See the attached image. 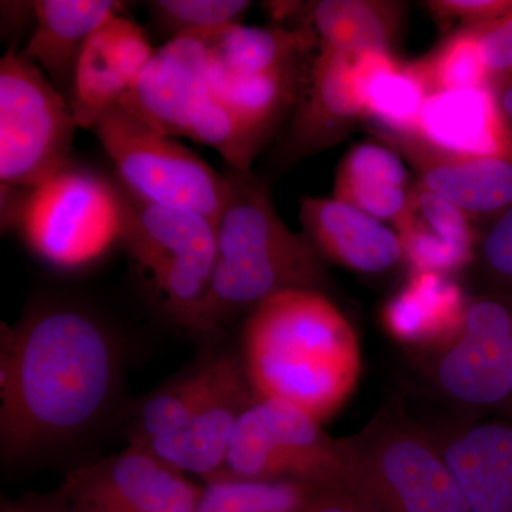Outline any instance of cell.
<instances>
[{
	"mask_svg": "<svg viewBox=\"0 0 512 512\" xmlns=\"http://www.w3.org/2000/svg\"><path fill=\"white\" fill-rule=\"evenodd\" d=\"M113 336L74 306H43L0 339V450L12 463L96 423L116 389Z\"/></svg>",
	"mask_w": 512,
	"mask_h": 512,
	"instance_id": "cell-1",
	"label": "cell"
},
{
	"mask_svg": "<svg viewBox=\"0 0 512 512\" xmlns=\"http://www.w3.org/2000/svg\"><path fill=\"white\" fill-rule=\"evenodd\" d=\"M239 359L256 400L292 404L320 424L345 406L362 370L349 320L325 293L309 289L259 303L245 320Z\"/></svg>",
	"mask_w": 512,
	"mask_h": 512,
	"instance_id": "cell-2",
	"label": "cell"
},
{
	"mask_svg": "<svg viewBox=\"0 0 512 512\" xmlns=\"http://www.w3.org/2000/svg\"><path fill=\"white\" fill-rule=\"evenodd\" d=\"M228 191L217 222V252L207 298L195 333L212 335L275 293L309 289L325 293V259L305 235L279 217L264 185L251 171L229 170Z\"/></svg>",
	"mask_w": 512,
	"mask_h": 512,
	"instance_id": "cell-3",
	"label": "cell"
},
{
	"mask_svg": "<svg viewBox=\"0 0 512 512\" xmlns=\"http://www.w3.org/2000/svg\"><path fill=\"white\" fill-rule=\"evenodd\" d=\"M343 440L350 463L345 491L360 512H470L433 434L397 400Z\"/></svg>",
	"mask_w": 512,
	"mask_h": 512,
	"instance_id": "cell-4",
	"label": "cell"
},
{
	"mask_svg": "<svg viewBox=\"0 0 512 512\" xmlns=\"http://www.w3.org/2000/svg\"><path fill=\"white\" fill-rule=\"evenodd\" d=\"M111 188L121 244L164 311L195 332L214 271L217 225L194 212L140 200L120 183Z\"/></svg>",
	"mask_w": 512,
	"mask_h": 512,
	"instance_id": "cell-5",
	"label": "cell"
},
{
	"mask_svg": "<svg viewBox=\"0 0 512 512\" xmlns=\"http://www.w3.org/2000/svg\"><path fill=\"white\" fill-rule=\"evenodd\" d=\"M320 426L292 404L255 400L235 429L221 477L348 487L345 440L333 439Z\"/></svg>",
	"mask_w": 512,
	"mask_h": 512,
	"instance_id": "cell-6",
	"label": "cell"
},
{
	"mask_svg": "<svg viewBox=\"0 0 512 512\" xmlns=\"http://www.w3.org/2000/svg\"><path fill=\"white\" fill-rule=\"evenodd\" d=\"M92 131L127 191L150 204L194 212L217 225L227 198L225 173L218 174L187 147L144 126L120 106L107 111Z\"/></svg>",
	"mask_w": 512,
	"mask_h": 512,
	"instance_id": "cell-7",
	"label": "cell"
},
{
	"mask_svg": "<svg viewBox=\"0 0 512 512\" xmlns=\"http://www.w3.org/2000/svg\"><path fill=\"white\" fill-rule=\"evenodd\" d=\"M74 121L70 104L37 64L9 50L0 62V180L33 188L70 165Z\"/></svg>",
	"mask_w": 512,
	"mask_h": 512,
	"instance_id": "cell-8",
	"label": "cell"
},
{
	"mask_svg": "<svg viewBox=\"0 0 512 512\" xmlns=\"http://www.w3.org/2000/svg\"><path fill=\"white\" fill-rule=\"evenodd\" d=\"M19 224L29 247L64 269L89 264L119 239L110 181L72 165L29 191Z\"/></svg>",
	"mask_w": 512,
	"mask_h": 512,
	"instance_id": "cell-9",
	"label": "cell"
},
{
	"mask_svg": "<svg viewBox=\"0 0 512 512\" xmlns=\"http://www.w3.org/2000/svg\"><path fill=\"white\" fill-rule=\"evenodd\" d=\"M431 360V380L448 402L500 413L512 396V303L484 292L470 299L463 328Z\"/></svg>",
	"mask_w": 512,
	"mask_h": 512,
	"instance_id": "cell-10",
	"label": "cell"
},
{
	"mask_svg": "<svg viewBox=\"0 0 512 512\" xmlns=\"http://www.w3.org/2000/svg\"><path fill=\"white\" fill-rule=\"evenodd\" d=\"M202 488L143 448L74 468L59 500L69 512H197Z\"/></svg>",
	"mask_w": 512,
	"mask_h": 512,
	"instance_id": "cell-11",
	"label": "cell"
},
{
	"mask_svg": "<svg viewBox=\"0 0 512 512\" xmlns=\"http://www.w3.org/2000/svg\"><path fill=\"white\" fill-rule=\"evenodd\" d=\"M220 32L174 37L154 49L117 106L161 136L187 137L192 110L208 92L210 46Z\"/></svg>",
	"mask_w": 512,
	"mask_h": 512,
	"instance_id": "cell-12",
	"label": "cell"
},
{
	"mask_svg": "<svg viewBox=\"0 0 512 512\" xmlns=\"http://www.w3.org/2000/svg\"><path fill=\"white\" fill-rule=\"evenodd\" d=\"M255 400L239 356L218 353L210 392L187 426L168 439L148 444L143 450L185 476L200 477L205 483L217 480L224 474L239 420Z\"/></svg>",
	"mask_w": 512,
	"mask_h": 512,
	"instance_id": "cell-13",
	"label": "cell"
},
{
	"mask_svg": "<svg viewBox=\"0 0 512 512\" xmlns=\"http://www.w3.org/2000/svg\"><path fill=\"white\" fill-rule=\"evenodd\" d=\"M153 52L146 32L126 16L97 29L84 43L74 70L70 109L77 127L92 130L117 106Z\"/></svg>",
	"mask_w": 512,
	"mask_h": 512,
	"instance_id": "cell-14",
	"label": "cell"
},
{
	"mask_svg": "<svg viewBox=\"0 0 512 512\" xmlns=\"http://www.w3.org/2000/svg\"><path fill=\"white\" fill-rule=\"evenodd\" d=\"M359 119H365V106L355 55L322 45L299 96L286 158H301L338 143Z\"/></svg>",
	"mask_w": 512,
	"mask_h": 512,
	"instance_id": "cell-15",
	"label": "cell"
},
{
	"mask_svg": "<svg viewBox=\"0 0 512 512\" xmlns=\"http://www.w3.org/2000/svg\"><path fill=\"white\" fill-rule=\"evenodd\" d=\"M417 171V183L439 195L471 221H490L512 205V158L456 156L416 137L387 140Z\"/></svg>",
	"mask_w": 512,
	"mask_h": 512,
	"instance_id": "cell-16",
	"label": "cell"
},
{
	"mask_svg": "<svg viewBox=\"0 0 512 512\" xmlns=\"http://www.w3.org/2000/svg\"><path fill=\"white\" fill-rule=\"evenodd\" d=\"M470 512H512V421L458 424L433 434Z\"/></svg>",
	"mask_w": 512,
	"mask_h": 512,
	"instance_id": "cell-17",
	"label": "cell"
},
{
	"mask_svg": "<svg viewBox=\"0 0 512 512\" xmlns=\"http://www.w3.org/2000/svg\"><path fill=\"white\" fill-rule=\"evenodd\" d=\"M303 232L323 259L360 274H382L403 262L396 231L336 198L303 197Z\"/></svg>",
	"mask_w": 512,
	"mask_h": 512,
	"instance_id": "cell-18",
	"label": "cell"
},
{
	"mask_svg": "<svg viewBox=\"0 0 512 512\" xmlns=\"http://www.w3.org/2000/svg\"><path fill=\"white\" fill-rule=\"evenodd\" d=\"M413 137L456 156L512 158V134L490 86L430 94Z\"/></svg>",
	"mask_w": 512,
	"mask_h": 512,
	"instance_id": "cell-19",
	"label": "cell"
},
{
	"mask_svg": "<svg viewBox=\"0 0 512 512\" xmlns=\"http://www.w3.org/2000/svg\"><path fill=\"white\" fill-rule=\"evenodd\" d=\"M394 231L410 272L451 276L476 258L478 234L473 221L420 183L414 184L409 207Z\"/></svg>",
	"mask_w": 512,
	"mask_h": 512,
	"instance_id": "cell-20",
	"label": "cell"
},
{
	"mask_svg": "<svg viewBox=\"0 0 512 512\" xmlns=\"http://www.w3.org/2000/svg\"><path fill=\"white\" fill-rule=\"evenodd\" d=\"M468 302L450 276L410 272L403 288L383 306V328L403 345L434 352L463 328Z\"/></svg>",
	"mask_w": 512,
	"mask_h": 512,
	"instance_id": "cell-21",
	"label": "cell"
},
{
	"mask_svg": "<svg viewBox=\"0 0 512 512\" xmlns=\"http://www.w3.org/2000/svg\"><path fill=\"white\" fill-rule=\"evenodd\" d=\"M35 30L20 55L49 73L57 92L70 104L74 70L84 43L104 23L123 15L114 0H36Z\"/></svg>",
	"mask_w": 512,
	"mask_h": 512,
	"instance_id": "cell-22",
	"label": "cell"
},
{
	"mask_svg": "<svg viewBox=\"0 0 512 512\" xmlns=\"http://www.w3.org/2000/svg\"><path fill=\"white\" fill-rule=\"evenodd\" d=\"M355 70L365 119L382 140L413 137L430 96L419 64L400 62L393 53L363 52L355 55Z\"/></svg>",
	"mask_w": 512,
	"mask_h": 512,
	"instance_id": "cell-23",
	"label": "cell"
},
{
	"mask_svg": "<svg viewBox=\"0 0 512 512\" xmlns=\"http://www.w3.org/2000/svg\"><path fill=\"white\" fill-rule=\"evenodd\" d=\"M413 187L393 150L362 143L350 148L340 161L333 198L396 227L409 207Z\"/></svg>",
	"mask_w": 512,
	"mask_h": 512,
	"instance_id": "cell-24",
	"label": "cell"
},
{
	"mask_svg": "<svg viewBox=\"0 0 512 512\" xmlns=\"http://www.w3.org/2000/svg\"><path fill=\"white\" fill-rule=\"evenodd\" d=\"M309 18L322 45L350 55L393 53L403 29L404 5L382 0H322L309 3Z\"/></svg>",
	"mask_w": 512,
	"mask_h": 512,
	"instance_id": "cell-25",
	"label": "cell"
},
{
	"mask_svg": "<svg viewBox=\"0 0 512 512\" xmlns=\"http://www.w3.org/2000/svg\"><path fill=\"white\" fill-rule=\"evenodd\" d=\"M309 72L298 64L249 76H232L210 63L208 92L265 138L285 109L299 100Z\"/></svg>",
	"mask_w": 512,
	"mask_h": 512,
	"instance_id": "cell-26",
	"label": "cell"
},
{
	"mask_svg": "<svg viewBox=\"0 0 512 512\" xmlns=\"http://www.w3.org/2000/svg\"><path fill=\"white\" fill-rule=\"evenodd\" d=\"M315 45L309 28H255L229 26L214 36L210 63L232 76H249L298 66Z\"/></svg>",
	"mask_w": 512,
	"mask_h": 512,
	"instance_id": "cell-27",
	"label": "cell"
},
{
	"mask_svg": "<svg viewBox=\"0 0 512 512\" xmlns=\"http://www.w3.org/2000/svg\"><path fill=\"white\" fill-rule=\"evenodd\" d=\"M217 355L202 360L144 400L130 427L128 446L143 448L168 439L187 426L188 420L210 392Z\"/></svg>",
	"mask_w": 512,
	"mask_h": 512,
	"instance_id": "cell-28",
	"label": "cell"
},
{
	"mask_svg": "<svg viewBox=\"0 0 512 512\" xmlns=\"http://www.w3.org/2000/svg\"><path fill=\"white\" fill-rule=\"evenodd\" d=\"M197 512H318V490L295 481L221 477L202 488Z\"/></svg>",
	"mask_w": 512,
	"mask_h": 512,
	"instance_id": "cell-29",
	"label": "cell"
},
{
	"mask_svg": "<svg viewBox=\"0 0 512 512\" xmlns=\"http://www.w3.org/2000/svg\"><path fill=\"white\" fill-rule=\"evenodd\" d=\"M187 137L212 147L231 170L249 171L264 138L238 119L210 92L195 104L188 120Z\"/></svg>",
	"mask_w": 512,
	"mask_h": 512,
	"instance_id": "cell-30",
	"label": "cell"
},
{
	"mask_svg": "<svg viewBox=\"0 0 512 512\" xmlns=\"http://www.w3.org/2000/svg\"><path fill=\"white\" fill-rule=\"evenodd\" d=\"M417 64L430 94L491 84L476 28L457 30Z\"/></svg>",
	"mask_w": 512,
	"mask_h": 512,
	"instance_id": "cell-31",
	"label": "cell"
},
{
	"mask_svg": "<svg viewBox=\"0 0 512 512\" xmlns=\"http://www.w3.org/2000/svg\"><path fill=\"white\" fill-rule=\"evenodd\" d=\"M151 19L170 39L190 33L218 32L238 25L251 2L245 0H154Z\"/></svg>",
	"mask_w": 512,
	"mask_h": 512,
	"instance_id": "cell-32",
	"label": "cell"
},
{
	"mask_svg": "<svg viewBox=\"0 0 512 512\" xmlns=\"http://www.w3.org/2000/svg\"><path fill=\"white\" fill-rule=\"evenodd\" d=\"M474 265L485 292L512 303V205L485 222L478 234Z\"/></svg>",
	"mask_w": 512,
	"mask_h": 512,
	"instance_id": "cell-33",
	"label": "cell"
},
{
	"mask_svg": "<svg viewBox=\"0 0 512 512\" xmlns=\"http://www.w3.org/2000/svg\"><path fill=\"white\" fill-rule=\"evenodd\" d=\"M426 5L440 22L463 23V28H480L512 10V0H430Z\"/></svg>",
	"mask_w": 512,
	"mask_h": 512,
	"instance_id": "cell-34",
	"label": "cell"
},
{
	"mask_svg": "<svg viewBox=\"0 0 512 512\" xmlns=\"http://www.w3.org/2000/svg\"><path fill=\"white\" fill-rule=\"evenodd\" d=\"M476 30L491 80L512 73V10Z\"/></svg>",
	"mask_w": 512,
	"mask_h": 512,
	"instance_id": "cell-35",
	"label": "cell"
},
{
	"mask_svg": "<svg viewBox=\"0 0 512 512\" xmlns=\"http://www.w3.org/2000/svg\"><path fill=\"white\" fill-rule=\"evenodd\" d=\"M490 87L497 109L512 134V73L491 80Z\"/></svg>",
	"mask_w": 512,
	"mask_h": 512,
	"instance_id": "cell-36",
	"label": "cell"
},
{
	"mask_svg": "<svg viewBox=\"0 0 512 512\" xmlns=\"http://www.w3.org/2000/svg\"><path fill=\"white\" fill-rule=\"evenodd\" d=\"M318 490V512H360L349 500L343 487H323Z\"/></svg>",
	"mask_w": 512,
	"mask_h": 512,
	"instance_id": "cell-37",
	"label": "cell"
},
{
	"mask_svg": "<svg viewBox=\"0 0 512 512\" xmlns=\"http://www.w3.org/2000/svg\"><path fill=\"white\" fill-rule=\"evenodd\" d=\"M2 512H69L59 498L50 503H36V501H22V503H5Z\"/></svg>",
	"mask_w": 512,
	"mask_h": 512,
	"instance_id": "cell-38",
	"label": "cell"
},
{
	"mask_svg": "<svg viewBox=\"0 0 512 512\" xmlns=\"http://www.w3.org/2000/svg\"><path fill=\"white\" fill-rule=\"evenodd\" d=\"M498 416L504 417V419L512 421V396H511L510 402L505 404V406L503 407V410H501V412L498 413Z\"/></svg>",
	"mask_w": 512,
	"mask_h": 512,
	"instance_id": "cell-39",
	"label": "cell"
}]
</instances>
